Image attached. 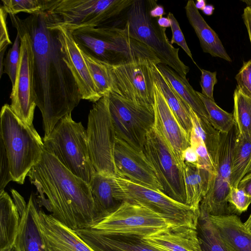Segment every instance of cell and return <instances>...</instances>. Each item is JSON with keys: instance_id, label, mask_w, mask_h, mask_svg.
Listing matches in <instances>:
<instances>
[{"instance_id": "e0dca14e", "label": "cell", "mask_w": 251, "mask_h": 251, "mask_svg": "<svg viewBox=\"0 0 251 251\" xmlns=\"http://www.w3.org/2000/svg\"><path fill=\"white\" fill-rule=\"evenodd\" d=\"M58 30L60 42L65 58L77 84L82 99L95 102L101 97L97 93L94 82L87 66L82 52L75 41L72 32L61 26H52Z\"/></svg>"}, {"instance_id": "5b68a950", "label": "cell", "mask_w": 251, "mask_h": 251, "mask_svg": "<svg viewBox=\"0 0 251 251\" xmlns=\"http://www.w3.org/2000/svg\"><path fill=\"white\" fill-rule=\"evenodd\" d=\"M156 4L153 0H134L126 11L125 23L121 27L130 38L150 49L161 61L176 72L184 79L189 68L180 59L179 48L169 40L166 29L160 27L157 18L150 16V10Z\"/></svg>"}, {"instance_id": "6da1fadb", "label": "cell", "mask_w": 251, "mask_h": 251, "mask_svg": "<svg viewBox=\"0 0 251 251\" xmlns=\"http://www.w3.org/2000/svg\"><path fill=\"white\" fill-rule=\"evenodd\" d=\"M11 23L30 35L33 54V93L47 138L64 116L71 113L82 97L65 60L58 30L48 25L46 12L21 19L9 14Z\"/></svg>"}, {"instance_id": "836d02e7", "label": "cell", "mask_w": 251, "mask_h": 251, "mask_svg": "<svg viewBox=\"0 0 251 251\" xmlns=\"http://www.w3.org/2000/svg\"><path fill=\"white\" fill-rule=\"evenodd\" d=\"M197 93L205 107L211 125L221 133L229 132L235 125L233 113L225 111L201 93Z\"/></svg>"}, {"instance_id": "ee69618b", "label": "cell", "mask_w": 251, "mask_h": 251, "mask_svg": "<svg viewBox=\"0 0 251 251\" xmlns=\"http://www.w3.org/2000/svg\"><path fill=\"white\" fill-rule=\"evenodd\" d=\"M0 191L4 190L7 184L13 178L10 172V167L7 153L2 142L0 141Z\"/></svg>"}, {"instance_id": "db71d44e", "label": "cell", "mask_w": 251, "mask_h": 251, "mask_svg": "<svg viewBox=\"0 0 251 251\" xmlns=\"http://www.w3.org/2000/svg\"><path fill=\"white\" fill-rule=\"evenodd\" d=\"M244 224L246 227L251 232V214L247 221L244 223Z\"/></svg>"}, {"instance_id": "ffe728a7", "label": "cell", "mask_w": 251, "mask_h": 251, "mask_svg": "<svg viewBox=\"0 0 251 251\" xmlns=\"http://www.w3.org/2000/svg\"><path fill=\"white\" fill-rule=\"evenodd\" d=\"M19 213L20 224L13 245L15 251H47L39 224V208L32 195Z\"/></svg>"}, {"instance_id": "f546056e", "label": "cell", "mask_w": 251, "mask_h": 251, "mask_svg": "<svg viewBox=\"0 0 251 251\" xmlns=\"http://www.w3.org/2000/svg\"><path fill=\"white\" fill-rule=\"evenodd\" d=\"M251 164V138L237 133L233 152L230 184L238 188L243 177L248 173Z\"/></svg>"}, {"instance_id": "7dc6e473", "label": "cell", "mask_w": 251, "mask_h": 251, "mask_svg": "<svg viewBox=\"0 0 251 251\" xmlns=\"http://www.w3.org/2000/svg\"><path fill=\"white\" fill-rule=\"evenodd\" d=\"M238 188L242 190L251 197V172L245 175L240 180Z\"/></svg>"}, {"instance_id": "d590c367", "label": "cell", "mask_w": 251, "mask_h": 251, "mask_svg": "<svg viewBox=\"0 0 251 251\" xmlns=\"http://www.w3.org/2000/svg\"><path fill=\"white\" fill-rule=\"evenodd\" d=\"M81 52L98 95L101 98L110 93L111 83L106 63L93 58L82 51Z\"/></svg>"}, {"instance_id": "60d3db41", "label": "cell", "mask_w": 251, "mask_h": 251, "mask_svg": "<svg viewBox=\"0 0 251 251\" xmlns=\"http://www.w3.org/2000/svg\"><path fill=\"white\" fill-rule=\"evenodd\" d=\"M167 18L170 21L171 28L172 32V37L170 41L171 44L175 43L181 47L193 62L197 65L193 59L192 54L187 44L177 20L171 12L168 13Z\"/></svg>"}, {"instance_id": "30bf717a", "label": "cell", "mask_w": 251, "mask_h": 251, "mask_svg": "<svg viewBox=\"0 0 251 251\" xmlns=\"http://www.w3.org/2000/svg\"><path fill=\"white\" fill-rule=\"evenodd\" d=\"M108 98L116 137L143 151L147 134L154 124V105L136 102L112 93Z\"/></svg>"}, {"instance_id": "d6a6232c", "label": "cell", "mask_w": 251, "mask_h": 251, "mask_svg": "<svg viewBox=\"0 0 251 251\" xmlns=\"http://www.w3.org/2000/svg\"><path fill=\"white\" fill-rule=\"evenodd\" d=\"M233 113L238 132L251 138V99L237 87L233 94Z\"/></svg>"}, {"instance_id": "ab89813d", "label": "cell", "mask_w": 251, "mask_h": 251, "mask_svg": "<svg viewBox=\"0 0 251 251\" xmlns=\"http://www.w3.org/2000/svg\"><path fill=\"white\" fill-rule=\"evenodd\" d=\"M227 201L232 214L240 215L248 209L251 203V197L242 190L231 186Z\"/></svg>"}, {"instance_id": "8992f818", "label": "cell", "mask_w": 251, "mask_h": 251, "mask_svg": "<svg viewBox=\"0 0 251 251\" xmlns=\"http://www.w3.org/2000/svg\"><path fill=\"white\" fill-rule=\"evenodd\" d=\"M44 149L68 170L89 184L96 173L89 154L86 129L70 113L56 124L46 138Z\"/></svg>"}, {"instance_id": "3957f363", "label": "cell", "mask_w": 251, "mask_h": 251, "mask_svg": "<svg viewBox=\"0 0 251 251\" xmlns=\"http://www.w3.org/2000/svg\"><path fill=\"white\" fill-rule=\"evenodd\" d=\"M73 37L80 50L91 57L114 65L144 57L161 61L144 44L130 38L117 25L75 30Z\"/></svg>"}, {"instance_id": "603a6c76", "label": "cell", "mask_w": 251, "mask_h": 251, "mask_svg": "<svg viewBox=\"0 0 251 251\" xmlns=\"http://www.w3.org/2000/svg\"><path fill=\"white\" fill-rule=\"evenodd\" d=\"M185 9L187 19L199 38L203 51L210 54L212 56L219 57L231 62L232 59L218 34L201 15L195 6L194 1L188 0Z\"/></svg>"}, {"instance_id": "ac0fdd59", "label": "cell", "mask_w": 251, "mask_h": 251, "mask_svg": "<svg viewBox=\"0 0 251 251\" xmlns=\"http://www.w3.org/2000/svg\"><path fill=\"white\" fill-rule=\"evenodd\" d=\"M39 220L47 251H94L76 233L39 209Z\"/></svg>"}, {"instance_id": "d6986e66", "label": "cell", "mask_w": 251, "mask_h": 251, "mask_svg": "<svg viewBox=\"0 0 251 251\" xmlns=\"http://www.w3.org/2000/svg\"><path fill=\"white\" fill-rule=\"evenodd\" d=\"M75 231L94 251H161L136 235L104 234L92 228Z\"/></svg>"}, {"instance_id": "f1b7e54d", "label": "cell", "mask_w": 251, "mask_h": 251, "mask_svg": "<svg viewBox=\"0 0 251 251\" xmlns=\"http://www.w3.org/2000/svg\"><path fill=\"white\" fill-rule=\"evenodd\" d=\"M154 80L165 98L178 122L190 137L193 125L189 106L174 91L155 65L153 70Z\"/></svg>"}, {"instance_id": "7c38bea8", "label": "cell", "mask_w": 251, "mask_h": 251, "mask_svg": "<svg viewBox=\"0 0 251 251\" xmlns=\"http://www.w3.org/2000/svg\"><path fill=\"white\" fill-rule=\"evenodd\" d=\"M172 227L161 215L141 204L122 201L113 212L91 228L104 234L144 237Z\"/></svg>"}, {"instance_id": "f907efd6", "label": "cell", "mask_w": 251, "mask_h": 251, "mask_svg": "<svg viewBox=\"0 0 251 251\" xmlns=\"http://www.w3.org/2000/svg\"><path fill=\"white\" fill-rule=\"evenodd\" d=\"M157 22L158 25L163 28H168L171 27V23L169 19L167 17L158 18L157 19Z\"/></svg>"}, {"instance_id": "e575fe53", "label": "cell", "mask_w": 251, "mask_h": 251, "mask_svg": "<svg viewBox=\"0 0 251 251\" xmlns=\"http://www.w3.org/2000/svg\"><path fill=\"white\" fill-rule=\"evenodd\" d=\"M197 230L202 251H229L222 243L208 215H199Z\"/></svg>"}, {"instance_id": "1f68e13d", "label": "cell", "mask_w": 251, "mask_h": 251, "mask_svg": "<svg viewBox=\"0 0 251 251\" xmlns=\"http://www.w3.org/2000/svg\"><path fill=\"white\" fill-rule=\"evenodd\" d=\"M237 133L236 125L229 132H220L216 173L229 182L232 161Z\"/></svg>"}, {"instance_id": "4dcf8cb0", "label": "cell", "mask_w": 251, "mask_h": 251, "mask_svg": "<svg viewBox=\"0 0 251 251\" xmlns=\"http://www.w3.org/2000/svg\"><path fill=\"white\" fill-rule=\"evenodd\" d=\"M189 112L193 125L191 132L200 137L203 141L216 170L220 132L208 121L200 117L190 106Z\"/></svg>"}, {"instance_id": "7bdbcfd3", "label": "cell", "mask_w": 251, "mask_h": 251, "mask_svg": "<svg viewBox=\"0 0 251 251\" xmlns=\"http://www.w3.org/2000/svg\"><path fill=\"white\" fill-rule=\"evenodd\" d=\"M201 75L200 82L201 88V94L205 97L214 100L213 97L214 87L217 83V72H211L200 69Z\"/></svg>"}, {"instance_id": "277c9868", "label": "cell", "mask_w": 251, "mask_h": 251, "mask_svg": "<svg viewBox=\"0 0 251 251\" xmlns=\"http://www.w3.org/2000/svg\"><path fill=\"white\" fill-rule=\"evenodd\" d=\"M0 129V141L7 153L13 181L23 184L41 158L43 140L34 126L24 123L8 104L1 108Z\"/></svg>"}, {"instance_id": "f5cc1de1", "label": "cell", "mask_w": 251, "mask_h": 251, "mask_svg": "<svg viewBox=\"0 0 251 251\" xmlns=\"http://www.w3.org/2000/svg\"><path fill=\"white\" fill-rule=\"evenodd\" d=\"M206 5L205 0H197L195 3L196 8L202 10Z\"/></svg>"}, {"instance_id": "44dd1931", "label": "cell", "mask_w": 251, "mask_h": 251, "mask_svg": "<svg viewBox=\"0 0 251 251\" xmlns=\"http://www.w3.org/2000/svg\"><path fill=\"white\" fill-rule=\"evenodd\" d=\"M142 238L161 251H202L195 228L170 227Z\"/></svg>"}, {"instance_id": "816d5d0a", "label": "cell", "mask_w": 251, "mask_h": 251, "mask_svg": "<svg viewBox=\"0 0 251 251\" xmlns=\"http://www.w3.org/2000/svg\"><path fill=\"white\" fill-rule=\"evenodd\" d=\"M214 9L215 8L213 5L211 4H206L202 11L205 15L210 16L213 14Z\"/></svg>"}, {"instance_id": "11a10c76", "label": "cell", "mask_w": 251, "mask_h": 251, "mask_svg": "<svg viewBox=\"0 0 251 251\" xmlns=\"http://www.w3.org/2000/svg\"><path fill=\"white\" fill-rule=\"evenodd\" d=\"M243 1L246 2L248 6H251V0H243Z\"/></svg>"}, {"instance_id": "7a4b0ae2", "label": "cell", "mask_w": 251, "mask_h": 251, "mask_svg": "<svg viewBox=\"0 0 251 251\" xmlns=\"http://www.w3.org/2000/svg\"><path fill=\"white\" fill-rule=\"evenodd\" d=\"M27 176L43 205L66 226L91 228L100 221L89 184L45 149Z\"/></svg>"}, {"instance_id": "6f0895ef", "label": "cell", "mask_w": 251, "mask_h": 251, "mask_svg": "<svg viewBox=\"0 0 251 251\" xmlns=\"http://www.w3.org/2000/svg\"><path fill=\"white\" fill-rule=\"evenodd\" d=\"M10 251H15V250H14V249L13 248V249H12Z\"/></svg>"}, {"instance_id": "9f6ffc18", "label": "cell", "mask_w": 251, "mask_h": 251, "mask_svg": "<svg viewBox=\"0 0 251 251\" xmlns=\"http://www.w3.org/2000/svg\"><path fill=\"white\" fill-rule=\"evenodd\" d=\"M250 172H251V164L250 166V167L249 168V170H248V173H249Z\"/></svg>"}, {"instance_id": "c3c4849f", "label": "cell", "mask_w": 251, "mask_h": 251, "mask_svg": "<svg viewBox=\"0 0 251 251\" xmlns=\"http://www.w3.org/2000/svg\"><path fill=\"white\" fill-rule=\"evenodd\" d=\"M242 18L246 27L251 45V6H247L244 8Z\"/></svg>"}, {"instance_id": "ba28073f", "label": "cell", "mask_w": 251, "mask_h": 251, "mask_svg": "<svg viewBox=\"0 0 251 251\" xmlns=\"http://www.w3.org/2000/svg\"><path fill=\"white\" fill-rule=\"evenodd\" d=\"M112 185L113 196L117 201L147 207L163 217L172 227L197 228L200 212L163 192L116 176L113 177Z\"/></svg>"}, {"instance_id": "d4e9b609", "label": "cell", "mask_w": 251, "mask_h": 251, "mask_svg": "<svg viewBox=\"0 0 251 251\" xmlns=\"http://www.w3.org/2000/svg\"><path fill=\"white\" fill-rule=\"evenodd\" d=\"M185 204L199 212L200 203L209 188L212 173L197 165L184 162L182 169Z\"/></svg>"}, {"instance_id": "b9f144b4", "label": "cell", "mask_w": 251, "mask_h": 251, "mask_svg": "<svg viewBox=\"0 0 251 251\" xmlns=\"http://www.w3.org/2000/svg\"><path fill=\"white\" fill-rule=\"evenodd\" d=\"M235 78L237 83V87L251 99V59L244 62Z\"/></svg>"}, {"instance_id": "681fc988", "label": "cell", "mask_w": 251, "mask_h": 251, "mask_svg": "<svg viewBox=\"0 0 251 251\" xmlns=\"http://www.w3.org/2000/svg\"><path fill=\"white\" fill-rule=\"evenodd\" d=\"M150 15L153 18H161L165 14L164 7L160 4H156L150 11Z\"/></svg>"}, {"instance_id": "4fadbf2b", "label": "cell", "mask_w": 251, "mask_h": 251, "mask_svg": "<svg viewBox=\"0 0 251 251\" xmlns=\"http://www.w3.org/2000/svg\"><path fill=\"white\" fill-rule=\"evenodd\" d=\"M143 151L154 171L162 187V192L185 204L182 169L164 136L154 125L147 134Z\"/></svg>"}, {"instance_id": "2e32d148", "label": "cell", "mask_w": 251, "mask_h": 251, "mask_svg": "<svg viewBox=\"0 0 251 251\" xmlns=\"http://www.w3.org/2000/svg\"><path fill=\"white\" fill-rule=\"evenodd\" d=\"M154 124L160 130L181 168L184 151L190 146V136L182 128L154 82Z\"/></svg>"}, {"instance_id": "9a60e30c", "label": "cell", "mask_w": 251, "mask_h": 251, "mask_svg": "<svg viewBox=\"0 0 251 251\" xmlns=\"http://www.w3.org/2000/svg\"><path fill=\"white\" fill-rule=\"evenodd\" d=\"M116 176L162 192V187L143 151L116 137L114 149Z\"/></svg>"}, {"instance_id": "484cf974", "label": "cell", "mask_w": 251, "mask_h": 251, "mask_svg": "<svg viewBox=\"0 0 251 251\" xmlns=\"http://www.w3.org/2000/svg\"><path fill=\"white\" fill-rule=\"evenodd\" d=\"M21 216L10 196L0 191V251H10L18 232Z\"/></svg>"}, {"instance_id": "5bb4252c", "label": "cell", "mask_w": 251, "mask_h": 251, "mask_svg": "<svg viewBox=\"0 0 251 251\" xmlns=\"http://www.w3.org/2000/svg\"><path fill=\"white\" fill-rule=\"evenodd\" d=\"M21 39L20 63L10 98V106L24 123L33 126L36 104L33 93V54L29 34L18 25L11 23Z\"/></svg>"}, {"instance_id": "4316f807", "label": "cell", "mask_w": 251, "mask_h": 251, "mask_svg": "<svg viewBox=\"0 0 251 251\" xmlns=\"http://www.w3.org/2000/svg\"><path fill=\"white\" fill-rule=\"evenodd\" d=\"M156 67L176 93L200 117L209 121L208 115L203 102L188 80L184 79L165 64L159 63Z\"/></svg>"}, {"instance_id": "7402d4cb", "label": "cell", "mask_w": 251, "mask_h": 251, "mask_svg": "<svg viewBox=\"0 0 251 251\" xmlns=\"http://www.w3.org/2000/svg\"><path fill=\"white\" fill-rule=\"evenodd\" d=\"M208 216L229 251H251V232L237 215Z\"/></svg>"}, {"instance_id": "f35d334b", "label": "cell", "mask_w": 251, "mask_h": 251, "mask_svg": "<svg viewBox=\"0 0 251 251\" xmlns=\"http://www.w3.org/2000/svg\"><path fill=\"white\" fill-rule=\"evenodd\" d=\"M190 142V146L195 149L198 156V166L208 170L212 174L216 173V168L202 139L191 132Z\"/></svg>"}, {"instance_id": "bcb514c9", "label": "cell", "mask_w": 251, "mask_h": 251, "mask_svg": "<svg viewBox=\"0 0 251 251\" xmlns=\"http://www.w3.org/2000/svg\"><path fill=\"white\" fill-rule=\"evenodd\" d=\"M182 158L184 162L198 165V156L195 149L191 146L184 151Z\"/></svg>"}, {"instance_id": "9c48e42d", "label": "cell", "mask_w": 251, "mask_h": 251, "mask_svg": "<svg viewBox=\"0 0 251 251\" xmlns=\"http://www.w3.org/2000/svg\"><path fill=\"white\" fill-rule=\"evenodd\" d=\"M159 63L144 57L117 65L106 63L111 83L110 93L136 102L154 105L153 70Z\"/></svg>"}, {"instance_id": "8d00e7d4", "label": "cell", "mask_w": 251, "mask_h": 251, "mask_svg": "<svg viewBox=\"0 0 251 251\" xmlns=\"http://www.w3.org/2000/svg\"><path fill=\"white\" fill-rule=\"evenodd\" d=\"M53 0H2V7L7 14L16 15L20 12L30 15L46 12Z\"/></svg>"}, {"instance_id": "f6af8a7d", "label": "cell", "mask_w": 251, "mask_h": 251, "mask_svg": "<svg viewBox=\"0 0 251 251\" xmlns=\"http://www.w3.org/2000/svg\"><path fill=\"white\" fill-rule=\"evenodd\" d=\"M0 76L3 73V54L7 47L11 44L9 39L8 28L6 25V17L7 13L2 6L0 9Z\"/></svg>"}, {"instance_id": "74e56055", "label": "cell", "mask_w": 251, "mask_h": 251, "mask_svg": "<svg viewBox=\"0 0 251 251\" xmlns=\"http://www.w3.org/2000/svg\"><path fill=\"white\" fill-rule=\"evenodd\" d=\"M21 54V39L18 33L12 47L9 50L3 62V73L9 76L12 83L14 85L18 69L20 63Z\"/></svg>"}, {"instance_id": "52a82bcc", "label": "cell", "mask_w": 251, "mask_h": 251, "mask_svg": "<svg viewBox=\"0 0 251 251\" xmlns=\"http://www.w3.org/2000/svg\"><path fill=\"white\" fill-rule=\"evenodd\" d=\"M134 0H53L48 11L52 26L75 30L112 25Z\"/></svg>"}, {"instance_id": "cb8c5ba5", "label": "cell", "mask_w": 251, "mask_h": 251, "mask_svg": "<svg viewBox=\"0 0 251 251\" xmlns=\"http://www.w3.org/2000/svg\"><path fill=\"white\" fill-rule=\"evenodd\" d=\"M231 185L216 173L212 174L208 190L200 205V215L221 216L232 214L227 201Z\"/></svg>"}, {"instance_id": "8fae6325", "label": "cell", "mask_w": 251, "mask_h": 251, "mask_svg": "<svg viewBox=\"0 0 251 251\" xmlns=\"http://www.w3.org/2000/svg\"><path fill=\"white\" fill-rule=\"evenodd\" d=\"M86 132L90 158L96 172L115 176L113 154L116 135L108 94L94 103L89 113Z\"/></svg>"}, {"instance_id": "83f0119b", "label": "cell", "mask_w": 251, "mask_h": 251, "mask_svg": "<svg viewBox=\"0 0 251 251\" xmlns=\"http://www.w3.org/2000/svg\"><path fill=\"white\" fill-rule=\"evenodd\" d=\"M114 176L96 173L89 183L100 221L115 211L122 202L114 197L112 182Z\"/></svg>"}]
</instances>
